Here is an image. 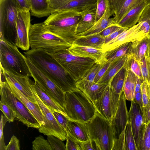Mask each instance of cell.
I'll return each mask as SVG.
<instances>
[{"label": "cell", "mask_w": 150, "mask_h": 150, "mask_svg": "<svg viewBox=\"0 0 150 150\" xmlns=\"http://www.w3.org/2000/svg\"><path fill=\"white\" fill-rule=\"evenodd\" d=\"M25 56L65 93L79 90L76 82L64 69L52 54L42 49H31Z\"/></svg>", "instance_id": "obj_1"}, {"label": "cell", "mask_w": 150, "mask_h": 150, "mask_svg": "<svg viewBox=\"0 0 150 150\" xmlns=\"http://www.w3.org/2000/svg\"><path fill=\"white\" fill-rule=\"evenodd\" d=\"M81 18L80 13L71 11H54L43 22L51 32L72 45L76 38V29Z\"/></svg>", "instance_id": "obj_2"}, {"label": "cell", "mask_w": 150, "mask_h": 150, "mask_svg": "<svg viewBox=\"0 0 150 150\" xmlns=\"http://www.w3.org/2000/svg\"><path fill=\"white\" fill-rule=\"evenodd\" d=\"M29 37L31 49H42L51 54L68 49L72 45L50 31L43 22L31 24Z\"/></svg>", "instance_id": "obj_3"}, {"label": "cell", "mask_w": 150, "mask_h": 150, "mask_svg": "<svg viewBox=\"0 0 150 150\" xmlns=\"http://www.w3.org/2000/svg\"><path fill=\"white\" fill-rule=\"evenodd\" d=\"M65 100L64 109L70 120L86 123L96 112L92 102L79 89L65 93Z\"/></svg>", "instance_id": "obj_4"}, {"label": "cell", "mask_w": 150, "mask_h": 150, "mask_svg": "<svg viewBox=\"0 0 150 150\" xmlns=\"http://www.w3.org/2000/svg\"><path fill=\"white\" fill-rule=\"evenodd\" d=\"M17 47L0 40V69L16 76H31L25 57L19 51Z\"/></svg>", "instance_id": "obj_5"}, {"label": "cell", "mask_w": 150, "mask_h": 150, "mask_svg": "<svg viewBox=\"0 0 150 150\" xmlns=\"http://www.w3.org/2000/svg\"><path fill=\"white\" fill-rule=\"evenodd\" d=\"M19 8L15 0L0 1V39L16 46V21Z\"/></svg>", "instance_id": "obj_6"}, {"label": "cell", "mask_w": 150, "mask_h": 150, "mask_svg": "<svg viewBox=\"0 0 150 150\" xmlns=\"http://www.w3.org/2000/svg\"><path fill=\"white\" fill-rule=\"evenodd\" d=\"M68 49L52 54L64 69L77 82L83 78L91 68L98 62L91 58L73 55Z\"/></svg>", "instance_id": "obj_7"}, {"label": "cell", "mask_w": 150, "mask_h": 150, "mask_svg": "<svg viewBox=\"0 0 150 150\" xmlns=\"http://www.w3.org/2000/svg\"><path fill=\"white\" fill-rule=\"evenodd\" d=\"M86 125L90 139L95 140L100 150H112L114 133L110 122L97 112Z\"/></svg>", "instance_id": "obj_8"}, {"label": "cell", "mask_w": 150, "mask_h": 150, "mask_svg": "<svg viewBox=\"0 0 150 150\" xmlns=\"http://www.w3.org/2000/svg\"><path fill=\"white\" fill-rule=\"evenodd\" d=\"M1 101L9 106L15 118L29 127L38 129L41 125L25 105L13 94L5 80L0 81Z\"/></svg>", "instance_id": "obj_9"}, {"label": "cell", "mask_w": 150, "mask_h": 150, "mask_svg": "<svg viewBox=\"0 0 150 150\" xmlns=\"http://www.w3.org/2000/svg\"><path fill=\"white\" fill-rule=\"evenodd\" d=\"M25 60L31 76L35 81L48 96L64 108L66 104L65 93L26 57Z\"/></svg>", "instance_id": "obj_10"}, {"label": "cell", "mask_w": 150, "mask_h": 150, "mask_svg": "<svg viewBox=\"0 0 150 150\" xmlns=\"http://www.w3.org/2000/svg\"><path fill=\"white\" fill-rule=\"evenodd\" d=\"M33 82V81H32ZM31 84L32 92L36 103L42 114L44 125L38 128L40 133L46 135H53L63 141L66 139L67 133L58 123L52 111L43 103Z\"/></svg>", "instance_id": "obj_11"}, {"label": "cell", "mask_w": 150, "mask_h": 150, "mask_svg": "<svg viewBox=\"0 0 150 150\" xmlns=\"http://www.w3.org/2000/svg\"><path fill=\"white\" fill-rule=\"evenodd\" d=\"M120 95L109 83L99 98L93 103L96 112L110 123L116 111Z\"/></svg>", "instance_id": "obj_12"}, {"label": "cell", "mask_w": 150, "mask_h": 150, "mask_svg": "<svg viewBox=\"0 0 150 150\" xmlns=\"http://www.w3.org/2000/svg\"><path fill=\"white\" fill-rule=\"evenodd\" d=\"M141 22L124 31L106 44L102 50L104 52L110 51L124 44L141 40L150 34L145 33L140 29Z\"/></svg>", "instance_id": "obj_13"}, {"label": "cell", "mask_w": 150, "mask_h": 150, "mask_svg": "<svg viewBox=\"0 0 150 150\" xmlns=\"http://www.w3.org/2000/svg\"><path fill=\"white\" fill-rule=\"evenodd\" d=\"M31 25L30 11H23L19 8L16 21V46L23 50H28L30 47L29 35Z\"/></svg>", "instance_id": "obj_14"}, {"label": "cell", "mask_w": 150, "mask_h": 150, "mask_svg": "<svg viewBox=\"0 0 150 150\" xmlns=\"http://www.w3.org/2000/svg\"><path fill=\"white\" fill-rule=\"evenodd\" d=\"M125 100V94L122 91L120 95L116 111L110 122L114 133V140L118 139L126 129L128 121V112Z\"/></svg>", "instance_id": "obj_15"}, {"label": "cell", "mask_w": 150, "mask_h": 150, "mask_svg": "<svg viewBox=\"0 0 150 150\" xmlns=\"http://www.w3.org/2000/svg\"><path fill=\"white\" fill-rule=\"evenodd\" d=\"M0 69L8 83L12 85L31 101L36 103L32 90V81L29 77L16 76Z\"/></svg>", "instance_id": "obj_16"}, {"label": "cell", "mask_w": 150, "mask_h": 150, "mask_svg": "<svg viewBox=\"0 0 150 150\" xmlns=\"http://www.w3.org/2000/svg\"><path fill=\"white\" fill-rule=\"evenodd\" d=\"M128 120L130 123L137 150H139V135L141 128L143 124V114L140 106L134 100L128 112Z\"/></svg>", "instance_id": "obj_17"}, {"label": "cell", "mask_w": 150, "mask_h": 150, "mask_svg": "<svg viewBox=\"0 0 150 150\" xmlns=\"http://www.w3.org/2000/svg\"><path fill=\"white\" fill-rule=\"evenodd\" d=\"M108 83H97L83 78L77 81L76 85L93 103L99 98Z\"/></svg>", "instance_id": "obj_18"}, {"label": "cell", "mask_w": 150, "mask_h": 150, "mask_svg": "<svg viewBox=\"0 0 150 150\" xmlns=\"http://www.w3.org/2000/svg\"><path fill=\"white\" fill-rule=\"evenodd\" d=\"M68 49L71 54L76 56L91 58L100 62L105 60V52L102 50L78 45L74 43Z\"/></svg>", "instance_id": "obj_19"}, {"label": "cell", "mask_w": 150, "mask_h": 150, "mask_svg": "<svg viewBox=\"0 0 150 150\" xmlns=\"http://www.w3.org/2000/svg\"><path fill=\"white\" fill-rule=\"evenodd\" d=\"M8 84L13 94L25 105L41 126L43 125L44 122L42 114L36 103L33 102L12 85Z\"/></svg>", "instance_id": "obj_20"}, {"label": "cell", "mask_w": 150, "mask_h": 150, "mask_svg": "<svg viewBox=\"0 0 150 150\" xmlns=\"http://www.w3.org/2000/svg\"><path fill=\"white\" fill-rule=\"evenodd\" d=\"M113 14H114L111 8L110 1L108 4L104 14L94 25L87 31L76 35L83 36L100 33L111 24L116 23L113 18H110Z\"/></svg>", "instance_id": "obj_21"}, {"label": "cell", "mask_w": 150, "mask_h": 150, "mask_svg": "<svg viewBox=\"0 0 150 150\" xmlns=\"http://www.w3.org/2000/svg\"><path fill=\"white\" fill-rule=\"evenodd\" d=\"M146 5L142 0L135 7L129 11L116 24L121 27L131 28L136 25Z\"/></svg>", "instance_id": "obj_22"}, {"label": "cell", "mask_w": 150, "mask_h": 150, "mask_svg": "<svg viewBox=\"0 0 150 150\" xmlns=\"http://www.w3.org/2000/svg\"><path fill=\"white\" fill-rule=\"evenodd\" d=\"M66 132L80 142H85L90 139L86 123L69 120L67 124Z\"/></svg>", "instance_id": "obj_23"}, {"label": "cell", "mask_w": 150, "mask_h": 150, "mask_svg": "<svg viewBox=\"0 0 150 150\" xmlns=\"http://www.w3.org/2000/svg\"><path fill=\"white\" fill-rule=\"evenodd\" d=\"M97 1V0H71L65 5L58 8L54 11H71L80 13L96 6Z\"/></svg>", "instance_id": "obj_24"}, {"label": "cell", "mask_w": 150, "mask_h": 150, "mask_svg": "<svg viewBox=\"0 0 150 150\" xmlns=\"http://www.w3.org/2000/svg\"><path fill=\"white\" fill-rule=\"evenodd\" d=\"M105 38V37L100 36L98 33L83 36L76 35L73 43L78 45L102 50L104 44Z\"/></svg>", "instance_id": "obj_25"}, {"label": "cell", "mask_w": 150, "mask_h": 150, "mask_svg": "<svg viewBox=\"0 0 150 150\" xmlns=\"http://www.w3.org/2000/svg\"><path fill=\"white\" fill-rule=\"evenodd\" d=\"M96 9V6L80 13L81 18L77 25L76 34H80L87 31L95 24Z\"/></svg>", "instance_id": "obj_26"}, {"label": "cell", "mask_w": 150, "mask_h": 150, "mask_svg": "<svg viewBox=\"0 0 150 150\" xmlns=\"http://www.w3.org/2000/svg\"><path fill=\"white\" fill-rule=\"evenodd\" d=\"M32 85L41 100L52 112H59L69 118L64 108L48 96L36 81H35L34 83L33 82Z\"/></svg>", "instance_id": "obj_27"}, {"label": "cell", "mask_w": 150, "mask_h": 150, "mask_svg": "<svg viewBox=\"0 0 150 150\" xmlns=\"http://www.w3.org/2000/svg\"><path fill=\"white\" fill-rule=\"evenodd\" d=\"M127 57L128 54L125 55L112 62L98 83H108L112 78L125 65Z\"/></svg>", "instance_id": "obj_28"}, {"label": "cell", "mask_w": 150, "mask_h": 150, "mask_svg": "<svg viewBox=\"0 0 150 150\" xmlns=\"http://www.w3.org/2000/svg\"><path fill=\"white\" fill-rule=\"evenodd\" d=\"M32 15L38 18L47 16L52 13L48 0H29Z\"/></svg>", "instance_id": "obj_29"}, {"label": "cell", "mask_w": 150, "mask_h": 150, "mask_svg": "<svg viewBox=\"0 0 150 150\" xmlns=\"http://www.w3.org/2000/svg\"><path fill=\"white\" fill-rule=\"evenodd\" d=\"M150 35L141 40L131 43L128 55H132L138 62L145 57L148 38Z\"/></svg>", "instance_id": "obj_30"}, {"label": "cell", "mask_w": 150, "mask_h": 150, "mask_svg": "<svg viewBox=\"0 0 150 150\" xmlns=\"http://www.w3.org/2000/svg\"><path fill=\"white\" fill-rule=\"evenodd\" d=\"M137 77L132 71L127 69L122 89L126 99L130 101L133 100Z\"/></svg>", "instance_id": "obj_31"}, {"label": "cell", "mask_w": 150, "mask_h": 150, "mask_svg": "<svg viewBox=\"0 0 150 150\" xmlns=\"http://www.w3.org/2000/svg\"><path fill=\"white\" fill-rule=\"evenodd\" d=\"M139 150H150V122L143 123L139 135Z\"/></svg>", "instance_id": "obj_32"}, {"label": "cell", "mask_w": 150, "mask_h": 150, "mask_svg": "<svg viewBox=\"0 0 150 150\" xmlns=\"http://www.w3.org/2000/svg\"><path fill=\"white\" fill-rule=\"evenodd\" d=\"M127 69L124 65L112 78L109 83L115 92L120 95L122 91Z\"/></svg>", "instance_id": "obj_33"}, {"label": "cell", "mask_w": 150, "mask_h": 150, "mask_svg": "<svg viewBox=\"0 0 150 150\" xmlns=\"http://www.w3.org/2000/svg\"><path fill=\"white\" fill-rule=\"evenodd\" d=\"M131 42L124 44L105 52L104 59L107 62H111L116 59L128 53Z\"/></svg>", "instance_id": "obj_34"}, {"label": "cell", "mask_w": 150, "mask_h": 150, "mask_svg": "<svg viewBox=\"0 0 150 150\" xmlns=\"http://www.w3.org/2000/svg\"><path fill=\"white\" fill-rule=\"evenodd\" d=\"M142 0H126L119 12L115 15L114 21L117 23L131 9L135 7Z\"/></svg>", "instance_id": "obj_35"}, {"label": "cell", "mask_w": 150, "mask_h": 150, "mask_svg": "<svg viewBox=\"0 0 150 150\" xmlns=\"http://www.w3.org/2000/svg\"><path fill=\"white\" fill-rule=\"evenodd\" d=\"M126 150H137L130 122L128 120L125 135Z\"/></svg>", "instance_id": "obj_36"}, {"label": "cell", "mask_w": 150, "mask_h": 150, "mask_svg": "<svg viewBox=\"0 0 150 150\" xmlns=\"http://www.w3.org/2000/svg\"><path fill=\"white\" fill-rule=\"evenodd\" d=\"M125 65L138 78L143 79L139 63L132 55H128L127 59Z\"/></svg>", "instance_id": "obj_37"}, {"label": "cell", "mask_w": 150, "mask_h": 150, "mask_svg": "<svg viewBox=\"0 0 150 150\" xmlns=\"http://www.w3.org/2000/svg\"><path fill=\"white\" fill-rule=\"evenodd\" d=\"M32 149L33 150H52L48 140L41 135L35 137L32 142Z\"/></svg>", "instance_id": "obj_38"}, {"label": "cell", "mask_w": 150, "mask_h": 150, "mask_svg": "<svg viewBox=\"0 0 150 150\" xmlns=\"http://www.w3.org/2000/svg\"><path fill=\"white\" fill-rule=\"evenodd\" d=\"M47 139L52 150H66V145L59 139L53 135H48Z\"/></svg>", "instance_id": "obj_39"}, {"label": "cell", "mask_w": 150, "mask_h": 150, "mask_svg": "<svg viewBox=\"0 0 150 150\" xmlns=\"http://www.w3.org/2000/svg\"><path fill=\"white\" fill-rule=\"evenodd\" d=\"M0 110L3 113L5 117L9 122H12L15 118L14 112L8 105L0 101Z\"/></svg>", "instance_id": "obj_40"}, {"label": "cell", "mask_w": 150, "mask_h": 150, "mask_svg": "<svg viewBox=\"0 0 150 150\" xmlns=\"http://www.w3.org/2000/svg\"><path fill=\"white\" fill-rule=\"evenodd\" d=\"M106 61L105 60L101 62H97L88 71L83 79L90 81H93L97 73Z\"/></svg>", "instance_id": "obj_41"}, {"label": "cell", "mask_w": 150, "mask_h": 150, "mask_svg": "<svg viewBox=\"0 0 150 150\" xmlns=\"http://www.w3.org/2000/svg\"><path fill=\"white\" fill-rule=\"evenodd\" d=\"M110 0H97L96 4V22L104 14Z\"/></svg>", "instance_id": "obj_42"}, {"label": "cell", "mask_w": 150, "mask_h": 150, "mask_svg": "<svg viewBox=\"0 0 150 150\" xmlns=\"http://www.w3.org/2000/svg\"><path fill=\"white\" fill-rule=\"evenodd\" d=\"M138 62L140 66L144 81H146L150 84V74L149 69L146 62L145 57Z\"/></svg>", "instance_id": "obj_43"}, {"label": "cell", "mask_w": 150, "mask_h": 150, "mask_svg": "<svg viewBox=\"0 0 150 150\" xmlns=\"http://www.w3.org/2000/svg\"><path fill=\"white\" fill-rule=\"evenodd\" d=\"M141 89L144 107L146 105L150 98V84L144 81L141 85Z\"/></svg>", "instance_id": "obj_44"}, {"label": "cell", "mask_w": 150, "mask_h": 150, "mask_svg": "<svg viewBox=\"0 0 150 150\" xmlns=\"http://www.w3.org/2000/svg\"><path fill=\"white\" fill-rule=\"evenodd\" d=\"M125 130L126 129L123 131L118 139L114 140L112 150H126L125 140Z\"/></svg>", "instance_id": "obj_45"}, {"label": "cell", "mask_w": 150, "mask_h": 150, "mask_svg": "<svg viewBox=\"0 0 150 150\" xmlns=\"http://www.w3.org/2000/svg\"><path fill=\"white\" fill-rule=\"evenodd\" d=\"M77 141L81 150H100L96 142L94 140L90 139L83 142Z\"/></svg>", "instance_id": "obj_46"}, {"label": "cell", "mask_w": 150, "mask_h": 150, "mask_svg": "<svg viewBox=\"0 0 150 150\" xmlns=\"http://www.w3.org/2000/svg\"><path fill=\"white\" fill-rule=\"evenodd\" d=\"M67 134L66 145V150H81L77 141L69 134Z\"/></svg>", "instance_id": "obj_47"}, {"label": "cell", "mask_w": 150, "mask_h": 150, "mask_svg": "<svg viewBox=\"0 0 150 150\" xmlns=\"http://www.w3.org/2000/svg\"><path fill=\"white\" fill-rule=\"evenodd\" d=\"M7 121L3 115H1L0 122V150H6V146L4 140L3 129Z\"/></svg>", "instance_id": "obj_48"}, {"label": "cell", "mask_w": 150, "mask_h": 150, "mask_svg": "<svg viewBox=\"0 0 150 150\" xmlns=\"http://www.w3.org/2000/svg\"><path fill=\"white\" fill-rule=\"evenodd\" d=\"M52 113L57 122L66 132L67 129V124L70 120L59 112H54Z\"/></svg>", "instance_id": "obj_49"}, {"label": "cell", "mask_w": 150, "mask_h": 150, "mask_svg": "<svg viewBox=\"0 0 150 150\" xmlns=\"http://www.w3.org/2000/svg\"><path fill=\"white\" fill-rule=\"evenodd\" d=\"M71 0H48L52 13L58 8L64 6Z\"/></svg>", "instance_id": "obj_50"}, {"label": "cell", "mask_w": 150, "mask_h": 150, "mask_svg": "<svg viewBox=\"0 0 150 150\" xmlns=\"http://www.w3.org/2000/svg\"><path fill=\"white\" fill-rule=\"evenodd\" d=\"M121 27L116 23H113L98 33L102 37H105L117 31Z\"/></svg>", "instance_id": "obj_51"}, {"label": "cell", "mask_w": 150, "mask_h": 150, "mask_svg": "<svg viewBox=\"0 0 150 150\" xmlns=\"http://www.w3.org/2000/svg\"><path fill=\"white\" fill-rule=\"evenodd\" d=\"M19 140L15 136L13 135L8 144L6 146V150H19Z\"/></svg>", "instance_id": "obj_52"}, {"label": "cell", "mask_w": 150, "mask_h": 150, "mask_svg": "<svg viewBox=\"0 0 150 150\" xmlns=\"http://www.w3.org/2000/svg\"><path fill=\"white\" fill-rule=\"evenodd\" d=\"M110 63L111 62L106 61L105 62L95 76L93 80L94 82L98 83L107 70Z\"/></svg>", "instance_id": "obj_53"}, {"label": "cell", "mask_w": 150, "mask_h": 150, "mask_svg": "<svg viewBox=\"0 0 150 150\" xmlns=\"http://www.w3.org/2000/svg\"><path fill=\"white\" fill-rule=\"evenodd\" d=\"M143 123L147 124L150 122V98L146 105L143 107Z\"/></svg>", "instance_id": "obj_54"}, {"label": "cell", "mask_w": 150, "mask_h": 150, "mask_svg": "<svg viewBox=\"0 0 150 150\" xmlns=\"http://www.w3.org/2000/svg\"><path fill=\"white\" fill-rule=\"evenodd\" d=\"M128 28H127L122 27L114 33L105 37L104 44L107 43L123 31Z\"/></svg>", "instance_id": "obj_55"}, {"label": "cell", "mask_w": 150, "mask_h": 150, "mask_svg": "<svg viewBox=\"0 0 150 150\" xmlns=\"http://www.w3.org/2000/svg\"><path fill=\"white\" fill-rule=\"evenodd\" d=\"M20 8L23 11H30V6L29 0H15Z\"/></svg>", "instance_id": "obj_56"}, {"label": "cell", "mask_w": 150, "mask_h": 150, "mask_svg": "<svg viewBox=\"0 0 150 150\" xmlns=\"http://www.w3.org/2000/svg\"><path fill=\"white\" fill-rule=\"evenodd\" d=\"M133 100L140 106L142 112L143 104L141 89L137 93H134Z\"/></svg>", "instance_id": "obj_57"}, {"label": "cell", "mask_w": 150, "mask_h": 150, "mask_svg": "<svg viewBox=\"0 0 150 150\" xmlns=\"http://www.w3.org/2000/svg\"><path fill=\"white\" fill-rule=\"evenodd\" d=\"M145 57L148 66L150 74V35L148 37L147 49L145 54Z\"/></svg>", "instance_id": "obj_58"}, {"label": "cell", "mask_w": 150, "mask_h": 150, "mask_svg": "<svg viewBox=\"0 0 150 150\" xmlns=\"http://www.w3.org/2000/svg\"><path fill=\"white\" fill-rule=\"evenodd\" d=\"M144 81L143 79L139 78L137 77L134 93H137L140 89L141 85Z\"/></svg>", "instance_id": "obj_59"}, {"label": "cell", "mask_w": 150, "mask_h": 150, "mask_svg": "<svg viewBox=\"0 0 150 150\" xmlns=\"http://www.w3.org/2000/svg\"><path fill=\"white\" fill-rule=\"evenodd\" d=\"M116 0H110V6L111 8L114 5Z\"/></svg>", "instance_id": "obj_60"}, {"label": "cell", "mask_w": 150, "mask_h": 150, "mask_svg": "<svg viewBox=\"0 0 150 150\" xmlns=\"http://www.w3.org/2000/svg\"><path fill=\"white\" fill-rule=\"evenodd\" d=\"M146 5L150 4V0H144Z\"/></svg>", "instance_id": "obj_61"}, {"label": "cell", "mask_w": 150, "mask_h": 150, "mask_svg": "<svg viewBox=\"0 0 150 150\" xmlns=\"http://www.w3.org/2000/svg\"><path fill=\"white\" fill-rule=\"evenodd\" d=\"M149 5L150 6V4H149ZM149 18H150V9Z\"/></svg>", "instance_id": "obj_62"}, {"label": "cell", "mask_w": 150, "mask_h": 150, "mask_svg": "<svg viewBox=\"0 0 150 150\" xmlns=\"http://www.w3.org/2000/svg\"><path fill=\"white\" fill-rule=\"evenodd\" d=\"M3 0H0V1H3Z\"/></svg>", "instance_id": "obj_63"}]
</instances>
